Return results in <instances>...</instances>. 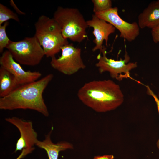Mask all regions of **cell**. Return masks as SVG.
<instances>
[{"label":"cell","mask_w":159,"mask_h":159,"mask_svg":"<svg viewBox=\"0 0 159 159\" xmlns=\"http://www.w3.org/2000/svg\"><path fill=\"white\" fill-rule=\"evenodd\" d=\"M157 1H158V3H159V0H157Z\"/></svg>","instance_id":"24"},{"label":"cell","mask_w":159,"mask_h":159,"mask_svg":"<svg viewBox=\"0 0 159 159\" xmlns=\"http://www.w3.org/2000/svg\"><path fill=\"white\" fill-rule=\"evenodd\" d=\"M157 96H158V97L159 99V91L158 92V95Z\"/></svg>","instance_id":"23"},{"label":"cell","mask_w":159,"mask_h":159,"mask_svg":"<svg viewBox=\"0 0 159 159\" xmlns=\"http://www.w3.org/2000/svg\"><path fill=\"white\" fill-rule=\"evenodd\" d=\"M77 95L83 104L99 112L115 109L124 101L119 85L110 79L87 82L79 89Z\"/></svg>","instance_id":"1"},{"label":"cell","mask_w":159,"mask_h":159,"mask_svg":"<svg viewBox=\"0 0 159 159\" xmlns=\"http://www.w3.org/2000/svg\"><path fill=\"white\" fill-rule=\"evenodd\" d=\"M93 4V11L94 14L104 11L112 8L111 0H92Z\"/></svg>","instance_id":"16"},{"label":"cell","mask_w":159,"mask_h":159,"mask_svg":"<svg viewBox=\"0 0 159 159\" xmlns=\"http://www.w3.org/2000/svg\"><path fill=\"white\" fill-rule=\"evenodd\" d=\"M6 48L16 62L26 66L38 64L45 56L42 47L34 35L19 41L10 40Z\"/></svg>","instance_id":"5"},{"label":"cell","mask_w":159,"mask_h":159,"mask_svg":"<svg viewBox=\"0 0 159 159\" xmlns=\"http://www.w3.org/2000/svg\"><path fill=\"white\" fill-rule=\"evenodd\" d=\"M140 28L154 29L159 26V3L153 1L141 13L138 17Z\"/></svg>","instance_id":"12"},{"label":"cell","mask_w":159,"mask_h":159,"mask_svg":"<svg viewBox=\"0 0 159 159\" xmlns=\"http://www.w3.org/2000/svg\"><path fill=\"white\" fill-rule=\"evenodd\" d=\"M87 23L88 27H92L93 29L92 33L95 37L93 42L95 45L92 50L95 52L99 50L101 53L104 41H105L106 45L107 46L109 37L115 32L116 28L111 24L99 18L94 14L92 15L91 19L87 21Z\"/></svg>","instance_id":"11"},{"label":"cell","mask_w":159,"mask_h":159,"mask_svg":"<svg viewBox=\"0 0 159 159\" xmlns=\"http://www.w3.org/2000/svg\"><path fill=\"white\" fill-rule=\"evenodd\" d=\"M10 5L15 10L17 13L20 15H25V14L24 12L21 11L19 9L13 0H11L10 1Z\"/></svg>","instance_id":"21"},{"label":"cell","mask_w":159,"mask_h":159,"mask_svg":"<svg viewBox=\"0 0 159 159\" xmlns=\"http://www.w3.org/2000/svg\"><path fill=\"white\" fill-rule=\"evenodd\" d=\"M34 35L42 47L45 56L51 58L61 50L62 47L69 44L63 36L60 26L54 19L42 15L34 24Z\"/></svg>","instance_id":"3"},{"label":"cell","mask_w":159,"mask_h":159,"mask_svg":"<svg viewBox=\"0 0 159 159\" xmlns=\"http://www.w3.org/2000/svg\"><path fill=\"white\" fill-rule=\"evenodd\" d=\"M34 148L33 147L31 148H28L23 149L20 154L16 159H21L26 155L31 153L34 150Z\"/></svg>","instance_id":"20"},{"label":"cell","mask_w":159,"mask_h":159,"mask_svg":"<svg viewBox=\"0 0 159 159\" xmlns=\"http://www.w3.org/2000/svg\"><path fill=\"white\" fill-rule=\"evenodd\" d=\"M53 18L61 28L65 38L80 43L87 37V21L77 9L59 6Z\"/></svg>","instance_id":"4"},{"label":"cell","mask_w":159,"mask_h":159,"mask_svg":"<svg viewBox=\"0 0 159 159\" xmlns=\"http://www.w3.org/2000/svg\"><path fill=\"white\" fill-rule=\"evenodd\" d=\"M5 120L14 125L19 130L20 137L16 144L15 152L31 148L38 140L37 134L33 128L32 122L16 117L6 118Z\"/></svg>","instance_id":"10"},{"label":"cell","mask_w":159,"mask_h":159,"mask_svg":"<svg viewBox=\"0 0 159 159\" xmlns=\"http://www.w3.org/2000/svg\"><path fill=\"white\" fill-rule=\"evenodd\" d=\"M10 19H13L17 22L20 20L17 14L3 4H0V25L8 21Z\"/></svg>","instance_id":"15"},{"label":"cell","mask_w":159,"mask_h":159,"mask_svg":"<svg viewBox=\"0 0 159 159\" xmlns=\"http://www.w3.org/2000/svg\"><path fill=\"white\" fill-rule=\"evenodd\" d=\"M146 87L147 89V93L153 98L156 103L159 115V99L157 95L153 92L149 86L146 85ZM156 145L157 148L159 149V138L157 142Z\"/></svg>","instance_id":"18"},{"label":"cell","mask_w":159,"mask_h":159,"mask_svg":"<svg viewBox=\"0 0 159 159\" xmlns=\"http://www.w3.org/2000/svg\"><path fill=\"white\" fill-rule=\"evenodd\" d=\"M114 158L113 155H110L95 156L93 159H114Z\"/></svg>","instance_id":"22"},{"label":"cell","mask_w":159,"mask_h":159,"mask_svg":"<svg viewBox=\"0 0 159 159\" xmlns=\"http://www.w3.org/2000/svg\"><path fill=\"white\" fill-rule=\"evenodd\" d=\"M9 22L6 21L3 25H0V52L2 53L4 48H6L11 40L7 35L6 28Z\"/></svg>","instance_id":"17"},{"label":"cell","mask_w":159,"mask_h":159,"mask_svg":"<svg viewBox=\"0 0 159 159\" xmlns=\"http://www.w3.org/2000/svg\"><path fill=\"white\" fill-rule=\"evenodd\" d=\"M106 48L103 46L101 53L97 56L98 62L95 66L98 68L99 73H109L111 77L119 81L125 78H131L130 71L137 67L136 62H130V57L125 50L124 59L115 60L108 58L106 56Z\"/></svg>","instance_id":"6"},{"label":"cell","mask_w":159,"mask_h":159,"mask_svg":"<svg viewBox=\"0 0 159 159\" xmlns=\"http://www.w3.org/2000/svg\"><path fill=\"white\" fill-rule=\"evenodd\" d=\"M53 130L52 127L51 130L45 135V139L42 141L38 140L36 145L46 151L49 159H58L60 152L72 149L73 147L72 144L66 141H62L57 143H53L51 139Z\"/></svg>","instance_id":"13"},{"label":"cell","mask_w":159,"mask_h":159,"mask_svg":"<svg viewBox=\"0 0 159 159\" xmlns=\"http://www.w3.org/2000/svg\"><path fill=\"white\" fill-rule=\"evenodd\" d=\"M19 86L14 76L6 69L0 66V97L8 95Z\"/></svg>","instance_id":"14"},{"label":"cell","mask_w":159,"mask_h":159,"mask_svg":"<svg viewBox=\"0 0 159 159\" xmlns=\"http://www.w3.org/2000/svg\"><path fill=\"white\" fill-rule=\"evenodd\" d=\"M151 34L154 42L155 43L159 42V26L152 29Z\"/></svg>","instance_id":"19"},{"label":"cell","mask_w":159,"mask_h":159,"mask_svg":"<svg viewBox=\"0 0 159 159\" xmlns=\"http://www.w3.org/2000/svg\"><path fill=\"white\" fill-rule=\"evenodd\" d=\"M0 64L14 76L19 85L37 80L42 75L39 71H25L7 50L4 51L0 57Z\"/></svg>","instance_id":"9"},{"label":"cell","mask_w":159,"mask_h":159,"mask_svg":"<svg viewBox=\"0 0 159 159\" xmlns=\"http://www.w3.org/2000/svg\"><path fill=\"white\" fill-rule=\"evenodd\" d=\"M54 77L49 74L35 81L19 86L9 95L0 98V109H30L46 117L49 114L43 93Z\"/></svg>","instance_id":"2"},{"label":"cell","mask_w":159,"mask_h":159,"mask_svg":"<svg viewBox=\"0 0 159 159\" xmlns=\"http://www.w3.org/2000/svg\"><path fill=\"white\" fill-rule=\"evenodd\" d=\"M118 8L112 7L94 14L113 25L120 33V37L128 42L135 40L140 34V27L135 22L130 23L122 19L119 16Z\"/></svg>","instance_id":"8"},{"label":"cell","mask_w":159,"mask_h":159,"mask_svg":"<svg viewBox=\"0 0 159 159\" xmlns=\"http://www.w3.org/2000/svg\"><path fill=\"white\" fill-rule=\"evenodd\" d=\"M62 54L57 58H51L50 65L54 69L67 75L73 74L86 68L82 59L80 48L75 47L72 43L61 48Z\"/></svg>","instance_id":"7"}]
</instances>
